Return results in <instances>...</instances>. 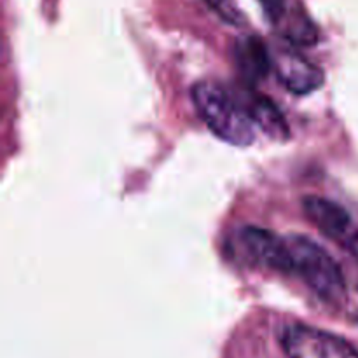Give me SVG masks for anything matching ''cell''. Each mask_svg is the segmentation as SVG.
I'll use <instances>...</instances> for the list:
<instances>
[{
    "label": "cell",
    "instance_id": "1",
    "mask_svg": "<svg viewBox=\"0 0 358 358\" xmlns=\"http://www.w3.org/2000/svg\"><path fill=\"white\" fill-rule=\"evenodd\" d=\"M192 101L210 131L236 147L252 145L255 140V121L247 105L217 83H198L191 91Z\"/></svg>",
    "mask_w": 358,
    "mask_h": 358
},
{
    "label": "cell",
    "instance_id": "2",
    "mask_svg": "<svg viewBox=\"0 0 358 358\" xmlns=\"http://www.w3.org/2000/svg\"><path fill=\"white\" fill-rule=\"evenodd\" d=\"M290 275H296L329 303H338L346 292L345 275L338 262L317 241L301 234L287 236Z\"/></svg>",
    "mask_w": 358,
    "mask_h": 358
},
{
    "label": "cell",
    "instance_id": "3",
    "mask_svg": "<svg viewBox=\"0 0 358 358\" xmlns=\"http://www.w3.org/2000/svg\"><path fill=\"white\" fill-rule=\"evenodd\" d=\"M280 343L289 358H358L357 350L345 339L303 324L287 325Z\"/></svg>",
    "mask_w": 358,
    "mask_h": 358
},
{
    "label": "cell",
    "instance_id": "4",
    "mask_svg": "<svg viewBox=\"0 0 358 358\" xmlns=\"http://www.w3.org/2000/svg\"><path fill=\"white\" fill-rule=\"evenodd\" d=\"M303 208L318 231L345 248L358 262V229L341 205L320 196H308L303 199Z\"/></svg>",
    "mask_w": 358,
    "mask_h": 358
},
{
    "label": "cell",
    "instance_id": "5",
    "mask_svg": "<svg viewBox=\"0 0 358 358\" xmlns=\"http://www.w3.org/2000/svg\"><path fill=\"white\" fill-rule=\"evenodd\" d=\"M273 69L280 83L294 94H310L324 84V72L294 49H276L271 55Z\"/></svg>",
    "mask_w": 358,
    "mask_h": 358
},
{
    "label": "cell",
    "instance_id": "6",
    "mask_svg": "<svg viewBox=\"0 0 358 358\" xmlns=\"http://www.w3.org/2000/svg\"><path fill=\"white\" fill-rule=\"evenodd\" d=\"M240 238L245 250L252 255L254 261L261 262L266 268L290 275V254L287 238L278 236L269 229L254 226L243 227Z\"/></svg>",
    "mask_w": 358,
    "mask_h": 358
},
{
    "label": "cell",
    "instance_id": "7",
    "mask_svg": "<svg viewBox=\"0 0 358 358\" xmlns=\"http://www.w3.org/2000/svg\"><path fill=\"white\" fill-rule=\"evenodd\" d=\"M236 59L241 72L250 79H261L273 69L271 55L259 37L241 38L236 45Z\"/></svg>",
    "mask_w": 358,
    "mask_h": 358
},
{
    "label": "cell",
    "instance_id": "8",
    "mask_svg": "<svg viewBox=\"0 0 358 358\" xmlns=\"http://www.w3.org/2000/svg\"><path fill=\"white\" fill-rule=\"evenodd\" d=\"M247 108L252 114V117H254L255 124L261 126L273 138L280 140L289 136V126H287L285 117L276 108V105L269 101L268 98H255Z\"/></svg>",
    "mask_w": 358,
    "mask_h": 358
},
{
    "label": "cell",
    "instance_id": "9",
    "mask_svg": "<svg viewBox=\"0 0 358 358\" xmlns=\"http://www.w3.org/2000/svg\"><path fill=\"white\" fill-rule=\"evenodd\" d=\"M224 21L231 24H241L243 23V14H241L240 7H238L236 0H205Z\"/></svg>",
    "mask_w": 358,
    "mask_h": 358
},
{
    "label": "cell",
    "instance_id": "10",
    "mask_svg": "<svg viewBox=\"0 0 358 358\" xmlns=\"http://www.w3.org/2000/svg\"><path fill=\"white\" fill-rule=\"evenodd\" d=\"M273 21H278L287 13V0H259Z\"/></svg>",
    "mask_w": 358,
    "mask_h": 358
}]
</instances>
